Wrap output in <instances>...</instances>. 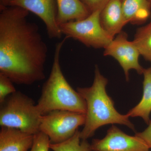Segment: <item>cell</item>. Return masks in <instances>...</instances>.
<instances>
[{"label":"cell","instance_id":"obj_3","mask_svg":"<svg viewBox=\"0 0 151 151\" xmlns=\"http://www.w3.org/2000/svg\"><path fill=\"white\" fill-rule=\"evenodd\" d=\"M68 38L65 36L55 45L50 74L42 86L40 98L36 104L42 116L55 110L86 114L85 100L68 83L60 66V52Z\"/></svg>","mask_w":151,"mask_h":151},{"label":"cell","instance_id":"obj_14","mask_svg":"<svg viewBox=\"0 0 151 151\" xmlns=\"http://www.w3.org/2000/svg\"><path fill=\"white\" fill-rule=\"evenodd\" d=\"M143 75V95L139 103L127 113L130 117H140L146 124L151 120V67L145 68Z\"/></svg>","mask_w":151,"mask_h":151},{"label":"cell","instance_id":"obj_7","mask_svg":"<svg viewBox=\"0 0 151 151\" xmlns=\"http://www.w3.org/2000/svg\"><path fill=\"white\" fill-rule=\"evenodd\" d=\"M104 49V56L112 57L119 62L127 81L129 79V71L132 69L143 74L145 68L139 62L140 55L133 41L128 40L127 33L122 31Z\"/></svg>","mask_w":151,"mask_h":151},{"label":"cell","instance_id":"obj_1","mask_svg":"<svg viewBox=\"0 0 151 151\" xmlns=\"http://www.w3.org/2000/svg\"><path fill=\"white\" fill-rule=\"evenodd\" d=\"M29 12L0 7V73L13 83L31 85L45 78L48 48Z\"/></svg>","mask_w":151,"mask_h":151},{"label":"cell","instance_id":"obj_23","mask_svg":"<svg viewBox=\"0 0 151 151\" xmlns=\"http://www.w3.org/2000/svg\"></svg>","mask_w":151,"mask_h":151},{"label":"cell","instance_id":"obj_20","mask_svg":"<svg viewBox=\"0 0 151 151\" xmlns=\"http://www.w3.org/2000/svg\"><path fill=\"white\" fill-rule=\"evenodd\" d=\"M135 135L142 139L151 150V121L145 129L142 132L136 133Z\"/></svg>","mask_w":151,"mask_h":151},{"label":"cell","instance_id":"obj_6","mask_svg":"<svg viewBox=\"0 0 151 151\" xmlns=\"http://www.w3.org/2000/svg\"><path fill=\"white\" fill-rule=\"evenodd\" d=\"M86 114L55 110L42 115L40 131L49 138L50 143L62 142L71 137L80 126L84 125Z\"/></svg>","mask_w":151,"mask_h":151},{"label":"cell","instance_id":"obj_4","mask_svg":"<svg viewBox=\"0 0 151 151\" xmlns=\"http://www.w3.org/2000/svg\"><path fill=\"white\" fill-rule=\"evenodd\" d=\"M0 126L11 127L35 135L40 131L42 115L34 100L17 91L1 104Z\"/></svg>","mask_w":151,"mask_h":151},{"label":"cell","instance_id":"obj_18","mask_svg":"<svg viewBox=\"0 0 151 151\" xmlns=\"http://www.w3.org/2000/svg\"><path fill=\"white\" fill-rule=\"evenodd\" d=\"M50 143L49 138L45 134L38 132L34 135L33 144L30 151H49Z\"/></svg>","mask_w":151,"mask_h":151},{"label":"cell","instance_id":"obj_2","mask_svg":"<svg viewBox=\"0 0 151 151\" xmlns=\"http://www.w3.org/2000/svg\"><path fill=\"white\" fill-rule=\"evenodd\" d=\"M108 83V79L95 65L92 86L77 88L76 91L85 100L86 107L85 123L80 132L81 139L87 140L94 136L99 128L109 124L124 125L135 131L129 115L121 114L115 108L114 102L106 92Z\"/></svg>","mask_w":151,"mask_h":151},{"label":"cell","instance_id":"obj_22","mask_svg":"<svg viewBox=\"0 0 151 151\" xmlns=\"http://www.w3.org/2000/svg\"><path fill=\"white\" fill-rule=\"evenodd\" d=\"M150 1H151V0H150Z\"/></svg>","mask_w":151,"mask_h":151},{"label":"cell","instance_id":"obj_13","mask_svg":"<svg viewBox=\"0 0 151 151\" xmlns=\"http://www.w3.org/2000/svg\"><path fill=\"white\" fill-rule=\"evenodd\" d=\"M150 0H122L123 14L127 24H140L145 22L151 14Z\"/></svg>","mask_w":151,"mask_h":151},{"label":"cell","instance_id":"obj_10","mask_svg":"<svg viewBox=\"0 0 151 151\" xmlns=\"http://www.w3.org/2000/svg\"><path fill=\"white\" fill-rule=\"evenodd\" d=\"M122 0H111L100 14L101 26L113 38L122 32L127 24L122 11Z\"/></svg>","mask_w":151,"mask_h":151},{"label":"cell","instance_id":"obj_16","mask_svg":"<svg viewBox=\"0 0 151 151\" xmlns=\"http://www.w3.org/2000/svg\"><path fill=\"white\" fill-rule=\"evenodd\" d=\"M50 147L53 151H92L87 140L81 139L78 130L71 137L62 142L52 144Z\"/></svg>","mask_w":151,"mask_h":151},{"label":"cell","instance_id":"obj_11","mask_svg":"<svg viewBox=\"0 0 151 151\" xmlns=\"http://www.w3.org/2000/svg\"><path fill=\"white\" fill-rule=\"evenodd\" d=\"M34 135L11 127H1L0 151H28L33 144Z\"/></svg>","mask_w":151,"mask_h":151},{"label":"cell","instance_id":"obj_17","mask_svg":"<svg viewBox=\"0 0 151 151\" xmlns=\"http://www.w3.org/2000/svg\"><path fill=\"white\" fill-rule=\"evenodd\" d=\"M13 82L6 76L0 73V104H2L9 95L17 92Z\"/></svg>","mask_w":151,"mask_h":151},{"label":"cell","instance_id":"obj_19","mask_svg":"<svg viewBox=\"0 0 151 151\" xmlns=\"http://www.w3.org/2000/svg\"><path fill=\"white\" fill-rule=\"evenodd\" d=\"M91 13L94 11L102 10L111 0H81Z\"/></svg>","mask_w":151,"mask_h":151},{"label":"cell","instance_id":"obj_21","mask_svg":"<svg viewBox=\"0 0 151 151\" xmlns=\"http://www.w3.org/2000/svg\"><path fill=\"white\" fill-rule=\"evenodd\" d=\"M11 0H0V7L8 6Z\"/></svg>","mask_w":151,"mask_h":151},{"label":"cell","instance_id":"obj_15","mask_svg":"<svg viewBox=\"0 0 151 151\" xmlns=\"http://www.w3.org/2000/svg\"><path fill=\"white\" fill-rule=\"evenodd\" d=\"M133 41L140 55L150 62L151 67V22L138 29Z\"/></svg>","mask_w":151,"mask_h":151},{"label":"cell","instance_id":"obj_9","mask_svg":"<svg viewBox=\"0 0 151 151\" xmlns=\"http://www.w3.org/2000/svg\"><path fill=\"white\" fill-rule=\"evenodd\" d=\"M9 6L19 7L36 15L43 21L50 38L59 39L62 37L57 22L56 0H11Z\"/></svg>","mask_w":151,"mask_h":151},{"label":"cell","instance_id":"obj_8","mask_svg":"<svg viewBox=\"0 0 151 151\" xmlns=\"http://www.w3.org/2000/svg\"><path fill=\"white\" fill-rule=\"evenodd\" d=\"M92 151H151L140 138L130 136L113 125L102 139H94L91 144Z\"/></svg>","mask_w":151,"mask_h":151},{"label":"cell","instance_id":"obj_5","mask_svg":"<svg viewBox=\"0 0 151 151\" xmlns=\"http://www.w3.org/2000/svg\"><path fill=\"white\" fill-rule=\"evenodd\" d=\"M101 10L92 12L86 18L59 25L63 35L81 42L87 47L105 48L113 39L100 22Z\"/></svg>","mask_w":151,"mask_h":151},{"label":"cell","instance_id":"obj_12","mask_svg":"<svg viewBox=\"0 0 151 151\" xmlns=\"http://www.w3.org/2000/svg\"><path fill=\"white\" fill-rule=\"evenodd\" d=\"M57 22L62 24L86 18L91 13L81 0H56Z\"/></svg>","mask_w":151,"mask_h":151}]
</instances>
